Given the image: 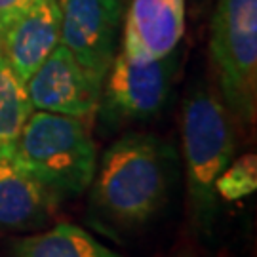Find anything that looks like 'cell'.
I'll list each match as a JSON object with an SVG mask.
<instances>
[{
    "mask_svg": "<svg viewBox=\"0 0 257 257\" xmlns=\"http://www.w3.org/2000/svg\"><path fill=\"white\" fill-rule=\"evenodd\" d=\"M61 44L90 73L105 76L116 55L122 0H57Z\"/></svg>",
    "mask_w": 257,
    "mask_h": 257,
    "instance_id": "52a82bcc",
    "label": "cell"
},
{
    "mask_svg": "<svg viewBox=\"0 0 257 257\" xmlns=\"http://www.w3.org/2000/svg\"><path fill=\"white\" fill-rule=\"evenodd\" d=\"M257 187V158L246 155L232 166H227L215 179V193L223 200H238L255 191Z\"/></svg>",
    "mask_w": 257,
    "mask_h": 257,
    "instance_id": "4fadbf2b",
    "label": "cell"
},
{
    "mask_svg": "<svg viewBox=\"0 0 257 257\" xmlns=\"http://www.w3.org/2000/svg\"><path fill=\"white\" fill-rule=\"evenodd\" d=\"M10 155L54 196L86 191L97 168L90 122L48 110H33Z\"/></svg>",
    "mask_w": 257,
    "mask_h": 257,
    "instance_id": "7a4b0ae2",
    "label": "cell"
},
{
    "mask_svg": "<svg viewBox=\"0 0 257 257\" xmlns=\"http://www.w3.org/2000/svg\"><path fill=\"white\" fill-rule=\"evenodd\" d=\"M16 257H120L74 225H57L48 232L14 242Z\"/></svg>",
    "mask_w": 257,
    "mask_h": 257,
    "instance_id": "8fae6325",
    "label": "cell"
},
{
    "mask_svg": "<svg viewBox=\"0 0 257 257\" xmlns=\"http://www.w3.org/2000/svg\"><path fill=\"white\" fill-rule=\"evenodd\" d=\"M101 76L90 73L59 42L27 82L31 103L37 110L90 120L97 112L103 90Z\"/></svg>",
    "mask_w": 257,
    "mask_h": 257,
    "instance_id": "8992f818",
    "label": "cell"
},
{
    "mask_svg": "<svg viewBox=\"0 0 257 257\" xmlns=\"http://www.w3.org/2000/svg\"><path fill=\"white\" fill-rule=\"evenodd\" d=\"M170 179V147L153 136H126L107 149L95 168L92 208L110 225H143L166 202Z\"/></svg>",
    "mask_w": 257,
    "mask_h": 257,
    "instance_id": "6da1fadb",
    "label": "cell"
},
{
    "mask_svg": "<svg viewBox=\"0 0 257 257\" xmlns=\"http://www.w3.org/2000/svg\"><path fill=\"white\" fill-rule=\"evenodd\" d=\"M61 42V10L57 0H38L0 31V57L27 82Z\"/></svg>",
    "mask_w": 257,
    "mask_h": 257,
    "instance_id": "ba28073f",
    "label": "cell"
},
{
    "mask_svg": "<svg viewBox=\"0 0 257 257\" xmlns=\"http://www.w3.org/2000/svg\"><path fill=\"white\" fill-rule=\"evenodd\" d=\"M33 110L27 84L0 57V155L12 153Z\"/></svg>",
    "mask_w": 257,
    "mask_h": 257,
    "instance_id": "7c38bea8",
    "label": "cell"
},
{
    "mask_svg": "<svg viewBox=\"0 0 257 257\" xmlns=\"http://www.w3.org/2000/svg\"><path fill=\"white\" fill-rule=\"evenodd\" d=\"M185 33V0H132L124 21L122 54L136 61L162 59Z\"/></svg>",
    "mask_w": 257,
    "mask_h": 257,
    "instance_id": "9c48e42d",
    "label": "cell"
},
{
    "mask_svg": "<svg viewBox=\"0 0 257 257\" xmlns=\"http://www.w3.org/2000/svg\"><path fill=\"white\" fill-rule=\"evenodd\" d=\"M38 0H0V31L16 18L25 14Z\"/></svg>",
    "mask_w": 257,
    "mask_h": 257,
    "instance_id": "5bb4252c",
    "label": "cell"
},
{
    "mask_svg": "<svg viewBox=\"0 0 257 257\" xmlns=\"http://www.w3.org/2000/svg\"><path fill=\"white\" fill-rule=\"evenodd\" d=\"M210 55L221 99L244 124L257 110V0H219L210 29Z\"/></svg>",
    "mask_w": 257,
    "mask_h": 257,
    "instance_id": "3957f363",
    "label": "cell"
},
{
    "mask_svg": "<svg viewBox=\"0 0 257 257\" xmlns=\"http://www.w3.org/2000/svg\"><path fill=\"white\" fill-rule=\"evenodd\" d=\"M172 54L153 61H136L126 54L114 55L105 76L97 110L107 124L149 118L162 109L174 82Z\"/></svg>",
    "mask_w": 257,
    "mask_h": 257,
    "instance_id": "5b68a950",
    "label": "cell"
},
{
    "mask_svg": "<svg viewBox=\"0 0 257 257\" xmlns=\"http://www.w3.org/2000/svg\"><path fill=\"white\" fill-rule=\"evenodd\" d=\"M54 194L19 168L12 155H0V229H27L44 219Z\"/></svg>",
    "mask_w": 257,
    "mask_h": 257,
    "instance_id": "30bf717a",
    "label": "cell"
},
{
    "mask_svg": "<svg viewBox=\"0 0 257 257\" xmlns=\"http://www.w3.org/2000/svg\"><path fill=\"white\" fill-rule=\"evenodd\" d=\"M181 136L191 204L208 221L215 208V179L234 155L232 114L215 93L198 88L183 103Z\"/></svg>",
    "mask_w": 257,
    "mask_h": 257,
    "instance_id": "277c9868",
    "label": "cell"
}]
</instances>
